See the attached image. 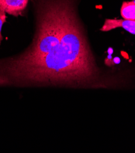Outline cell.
Wrapping results in <instances>:
<instances>
[{"label":"cell","mask_w":135,"mask_h":153,"mask_svg":"<svg viewBox=\"0 0 135 153\" xmlns=\"http://www.w3.org/2000/svg\"><path fill=\"white\" fill-rule=\"evenodd\" d=\"M6 12L0 7V44H1V41L3 40V36L1 35L2 26L4 23V22H6Z\"/></svg>","instance_id":"5"},{"label":"cell","mask_w":135,"mask_h":153,"mask_svg":"<svg viewBox=\"0 0 135 153\" xmlns=\"http://www.w3.org/2000/svg\"><path fill=\"white\" fill-rule=\"evenodd\" d=\"M29 0H0V7L13 16H18L26 9Z\"/></svg>","instance_id":"3"},{"label":"cell","mask_w":135,"mask_h":153,"mask_svg":"<svg viewBox=\"0 0 135 153\" xmlns=\"http://www.w3.org/2000/svg\"><path fill=\"white\" fill-rule=\"evenodd\" d=\"M113 50L112 48H110L108 50V54H109V55H111V54H113Z\"/></svg>","instance_id":"7"},{"label":"cell","mask_w":135,"mask_h":153,"mask_svg":"<svg viewBox=\"0 0 135 153\" xmlns=\"http://www.w3.org/2000/svg\"><path fill=\"white\" fill-rule=\"evenodd\" d=\"M113 63L115 64H119L121 63V59H120L119 57H115L114 58V59H113Z\"/></svg>","instance_id":"6"},{"label":"cell","mask_w":135,"mask_h":153,"mask_svg":"<svg viewBox=\"0 0 135 153\" xmlns=\"http://www.w3.org/2000/svg\"><path fill=\"white\" fill-rule=\"evenodd\" d=\"M133 2L134 3H135V0H133Z\"/></svg>","instance_id":"8"},{"label":"cell","mask_w":135,"mask_h":153,"mask_svg":"<svg viewBox=\"0 0 135 153\" xmlns=\"http://www.w3.org/2000/svg\"><path fill=\"white\" fill-rule=\"evenodd\" d=\"M121 14L124 20H135V3L133 1L123 2Z\"/></svg>","instance_id":"4"},{"label":"cell","mask_w":135,"mask_h":153,"mask_svg":"<svg viewBox=\"0 0 135 153\" xmlns=\"http://www.w3.org/2000/svg\"><path fill=\"white\" fill-rule=\"evenodd\" d=\"M119 27H122L130 34L135 35V20L106 19L100 30L108 32Z\"/></svg>","instance_id":"2"},{"label":"cell","mask_w":135,"mask_h":153,"mask_svg":"<svg viewBox=\"0 0 135 153\" xmlns=\"http://www.w3.org/2000/svg\"><path fill=\"white\" fill-rule=\"evenodd\" d=\"M80 0H32L35 30L20 54L0 60V85L107 87L88 40Z\"/></svg>","instance_id":"1"}]
</instances>
